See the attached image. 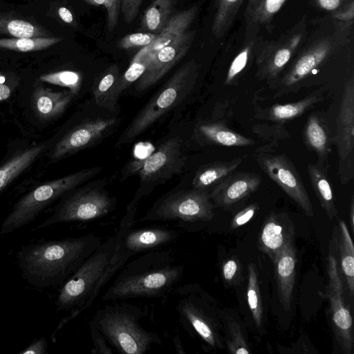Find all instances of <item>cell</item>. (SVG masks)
I'll return each mask as SVG.
<instances>
[{
	"instance_id": "3",
	"label": "cell",
	"mask_w": 354,
	"mask_h": 354,
	"mask_svg": "<svg viewBox=\"0 0 354 354\" xmlns=\"http://www.w3.org/2000/svg\"><path fill=\"white\" fill-rule=\"evenodd\" d=\"M117 233L102 242L77 270L62 285L55 304L57 310L68 311L57 329L90 307L100 294L101 282L113 255Z\"/></svg>"
},
{
	"instance_id": "6",
	"label": "cell",
	"mask_w": 354,
	"mask_h": 354,
	"mask_svg": "<svg viewBox=\"0 0 354 354\" xmlns=\"http://www.w3.org/2000/svg\"><path fill=\"white\" fill-rule=\"evenodd\" d=\"M137 205L138 203L132 199L121 219L116 232L118 243L102 278V289L132 257L161 249L176 241L179 235L176 230L160 226L132 229L136 223Z\"/></svg>"
},
{
	"instance_id": "18",
	"label": "cell",
	"mask_w": 354,
	"mask_h": 354,
	"mask_svg": "<svg viewBox=\"0 0 354 354\" xmlns=\"http://www.w3.org/2000/svg\"><path fill=\"white\" fill-rule=\"evenodd\" d=\"M196 34V30H187L156 52L147 70L137 81L136 91H144L163 77L187 53Z\"/></svg>"
},
{
	"instance_id": "21",
	"label": "cell",
	"mask_w": 354,
	"mask_h": 354,
	"mask_svg": "<svg viewBox=\"0 0 354 354\" xmlns=\"http://www.w3.org/2000/svg\"><path fill=\"white\" fill-rule=\"evenodd\" d=\"M272 262L279 301L284 310L288 311L291 308L296 277L297 258L294 241L286 245Z\"/></svg>"
},
{
	"instance_id": "10",
	"label": "cell",
	"mask_w": 354,
	"mask_h": 354,
	"mask_svg": "<svg viewBox=\"0 0 354 354\" xmlns=\"http://www.w3.org/2000/svg\"><path fill=\"white\" fill-rule=\"evenodd\" d=\"M185 165L183 140L176 136L162 142L155 152L147 158L132 160L124 168L122 178L134 174L139 176L142 186L133 198L138 202L152 190L153 186L180 174Z\"/></svg>"
},
{
	"instance_id": "25",
	"label": "cell",
	"mask_w": 354,
	"mask_h": 354,
	"mask_svg": "<svg viewBox=\"0 0 354 354\" xmlns=\"http://www.w3.org/2000/svg\"><path fill=\"white\" fill-rule=\"evenodd\" d=\"M198 12L197 6L174 14L167 21L157 38L149 46L142 48L138 53L149 55H153L160 49L168 45L179 35L189 30Z\"/></svg>"
},
{
	"instance_id": "36",
	"label": "cell",
	"mask_w": 354,
	"mask_h": 354,
	"mask_svg": "<svg viewBox=\"0 0 354 354\" xmlns=\"http://www.w3.org/2000/svg\"><path fill=\"white\" fill-rule=\"evenodd\" d=\"M247 298L248 306L256 326L260 327L263 320V308L257 270L255 265L252 263L248 265Z\"/></svg>"
},
{
	"instance_id": "7",
	"label": "cell",
	"mask_w": 354,
	"mask_h": 354,
	"mask_svg": "<svg viewBox=\"0 0 354 354\" xmlns=\"http://www.w3.org/2000/svg\"><path fill=\"white\" fill-rule=\"evenodd\" d=\"M102 169L101 167L84 169L37 187L13 205L1 225L0 233H11L30 223L51 203L97 175Z\"/></svg>"
},
{
	"instance_id": "23",
	"label": "cell",
	"mask_w": 354,
	"mask_h": 354,
	"mask_svg": "<svg viewBox=\"0 0 354 354\" xmlns=\"http://www.w3.org/2000/svg\"><path fill=\"white\" fill-rule=\"evenodd\" d=\"M194 138L201 145L229 147L251 146L254 140L218 122H201L196 125Z\"/></svg>"
},
{
	"instance_id": "45",
	"label": "cell",
	"mask_w": 354,
	"mask_h": 354,
	"mask_svg": "<svg viewBox=\"0 0 354 354\" xmlns=\"http://www.w3.org/2000/svg\"><path fill=\"white\" fill-rule=\"evenodd\" d=\"M222 278L227 286L237 284L241 277L242 266L236 257H232L222 266Z\"/></svg>"
},
{
	"instance_id": "17",
	"label": "cell",
	"mask_w": 354,
	"mask_h": 354,
	"mask_svg": "<svg viewBox=\"0 0 354 354\" xmlns=\"http://www.w3.org/2000/svg\"><path fill=\"white\" fill-rule=\"evenodd\" d=\"M113 118H97L85 120L68 132L55 145L50 156L57 161L80 150L95 145L118 124Z\"/></svg>"
},
{
	"instance_id": "32",
	"label": "cell",
	"mask_w": 354,
	"mask_h": 354,
	"mask_svg": "<svg viewBox=\"0 0 354 354\" xmlns=\"http://www.w3.org/2000/svg\"><path fill=\"white\" fill-rule=\"evenodd\" d=\"M45 147L42 144L27 148L0 167V192L37 158Z\"/></svg>"
},
{
	"instance_id": "54",
	"label": "cell",
	"mask_w": 354,
	"mask_h": 354,
	"mask_svg": "<svg viewBox=\"0 0 354 354\" xmlns=\"http://www.w3.org/2000/svg\"><path fill=\"white\" fill-rule=\"evenodd\" d=\"M257 1L258 0H248V3L245 12H247L249 10H250Z\"/></svg>"
},
{
	"instance_id": "38",
	"label": "cell",
	"mask_w": 354,
	"mask_h": 354,
	"mask_svg": "<svg viewBox=\"0 0 354 354\" xmlns=\"http://www.w3.org/2000/svg\"><path fill=\"white\" fill-rule=\"evenodd\" d=\"M152 57L149 55H141L137 53L131 62L126 71L121 75L118 81L116 93L119 97L131 84L138 81L147 70L151 62Z\"/></svg>"
},
{
	"instance_id": "28",
	"label": "cell",
	"mask_w": 354,
	"mask_h": 354,
	"mask_svg": "<svg viewBox=\"0 0 354 354\" xmlns=\"http://www.w3.org/2000/svg\"><path fill=\"white\" fill-rule=\"evenodd\" d=\"M245 155L230 160H218L200 167L193 178L194 189L207 191L235 171L246 158Z\"/></svg>"
},
{
	"instance_id": "47",
	"label": "cell",
	"mask_w": 354,
	"mask_h": 354,
	"mask_svg": "<svg viewBox=\"0 0 354 354\" xmlns=\"http://www.w3.org/2000/svg\"><path fill=\"white\" fill-rule=\"evenodd\" d=\"M259 209V205L257 203H251L242 210L235 214L230 224V229H236L248 222H249L254 216Z\"/></svg>"
},
{
	"instance_id": "13",
	"label": "cell",
	"mask_w": 354,
	"mask_h": 354,
	"mask_svg": "<svg viewBox=\"0 0 354 354\" xmlns=\"http://www.w3.org/2000/svg\"><path fill=\"white\" fill-rule=\"evenodd\" d=\"M115 205V198L110 196L102 185H88L66 196L52 215L35 230L60 223L90 221L110 213Z\"/></svg>"
},
{
	"instance_id": "12",
	"label": "cell",
	"mask_w": 354,
	"mask_h": 354,
	"mask_svg": "<svg viewBox=\"0 0 354 354\" xmlns=\"http://www.w3.org/2000/svg\"><path fill=\"white\" fill-rule=\"evenodd\" d=\"M178 322L190 335H196L208 346L221 348L218 330L207 297L194 284L177 286L173 292Z\"/></svg>"
},
{
	"instance_id": "43",
	"label": "cell",
	"mask_w": 354,
	"mask_h": 354,
	"mask_svg": "<svg viewBox=\"0 0 354 354\" xmlns=\"http://www.w3.org/2000/svg\"><path fill=\"white\" fill-rule=\"evenodd\" d=\"M158 34L148 32H139L129 34L122 37L117 42V47L127 50L136 47H146L150 45L158 37Z\"/></svg>"
},
{
	"instance_id": "15",
	"label": "cell",
	"mask_w": 354,
	"mask_h": 354,
	"mask_svg": "<svg viewBox=\"0 0 354 354\" xmlns=\"http://www.w3.org/2000/svg\"><path fill=\"white\" fill-rule=\"evenodd\" d=\"M254 159L261 169L294 201L309 216H313V209L301 176L290 160L283 153L274 152L267 145L258 148Z\"/></svg>"
},
{
	"instance_id": "9",
	"label": "cell",
	"mask_w": 354,
	"mask_h": 354,
	"mask_svg": "<svg viewBox=\"0 0 354 354\" xmlns=\"http://www.w3.org/2000/svg\"><path fill=\"white\" fill-rule=\"evenodd\" d=\"M214 208L207 191L180 190L157 201L138 221H176L189 231L198 223L212 220Z\"/></svg>"
},
{
	"instance_id": "50",
	"label": "cell",
	"mask_w": 354,
	"mask_h": 354,
	"mask_svg": "<svg viewBox=\"0 0 354 354\" xmlns=\"http://www.w3.org/2000/svg\"><path fill=\"white\" fill-rule=\"evenodd\" d=\"M317 8L327 12H335L344 6L351 0H310Z\"/></svg>"
},
{
	"instance_id": "31",
	"label": "cell",
	"mask_w": 354,
	"mask_h": 354,
	"mask_svg": "<svg viewBox=\"0 0 354 354\" xmlns=\"http://www.w3.org/2000/svg\"><path fill=\"white\" fill-rule=\"evenodd\" d=\"M120 75L118 66L113 65L97 77L92 88L96 104L111 112L118 109L116 87Z\"/></svg>"
},
{
	"instance_id": "11",
	"label": "cell",
	"mask_w": 354,
	"mask_h": 354,
	"mask_svg": "<svg viewBox=\"0 0 354 354\" xmlns=\"http://www.w3.org/2000/svg\"><path fill=\"white\" fill-rule=\"evenodd\" d=\"M308 38L305 16L277 40L263 41L261 37L255 50L257 77L273 86Z\"/></svg>"
},
{
	"instance_id": "24",
	"label": "cell",
	"mask_w": 354,
	"mask_h": 354,
	"mask_svg": "<svg viewBox=\"0 0 354 354\" xmlns=\"http://www.w3.org/2000/svg\"><path fill=\"white\" fill-rule=\"evenodd\" d=\"M324 99L323 91H315L305 97L285 104H276L255 111L254 117L259 120L282 123L297 118Z\"/></svg>"
},
{
	"instance_id": "35",
	"label": "cell",
	"mask_w": 354,
	"mask_h": 354,
	"mask_svg": "<svg viewBox=\"0 0 354 354\" xmlns=\"http://www.w3.org/2000/svg\"><path fill=\"white\" fill-rule=\"evenodd\" d=\"M260 38L259 36L245 38L242 48L230 65L225 79V84H236L238 80L243 75L255 57L256 46Z\"/></svg>"
},
{
	"instance_id": "22",
	"label": "cell",
	"mask_w": 354,
	"mask_h": 354,
	"mask_svg": "<svg viewBox=\"0 0 354 354\" xmlns=\"http://www.w3.org/2000/svg\"><path fill=\"white\" fill-rule=\"evenodd\" d=\"M303 137L306 147L317 154V163L328 167L333 136L326 120L317 113L310 115L303 130Z\"/></svg>"
},
{
	"instance_id": "41",
	"label": "cell",
	"mask_w": 354,
	"mask_h": 354,
	"mask_svg": "<svg viewBox=\"0 0 354 354\" xmlns=\"http://www.w3.org/2000/svg\"><path fill=\"white\" fill-rule=\"evenodd\" d=\"M227 324L228 330L227 346L229 352L234 354L251 353L239 325L232 319L227 320Z\"/></svg>"
},
{
	"instance_id": "51",
	"label": "cell",
	"mask_w": 354,
	"mask_h": 354,
	"mask_svg": "<svg viewBox=\"0 0 354 354\" xmlns=\"http://www.w3.org/2000/svg\"><path fill=\"white\" fill-rule=\"evenodd\" d=\"M47 341L44 337L33 341L19 354H47Z\"/></svg>"
},
{
	"instance_id": "37",
	"label": "cell",
	"mask_w": 354,
	"mask_h": 354,
	"mask_svg": "<svg viewBox=\"0 0 354 354\" xmlns=\"http://www.w3.org/2000/svg\"><path fill=\"white\" fill-rule=\"evenodd\" d=\"M62 39L58 37L0 39V48L20 52L35 51L53 46Z\"/></svg>"
},
{
	"instance_id": "39",
	"label": "cell",
	"mask_w": 354,
	"mask_h": 354,
	"mask_svg": "<svg viewBox=\"0 0 354 354\" xmlns=\"http://www.w3.org/2000/svg\"><path fill=\"white\" fill-rule=\"evenodd\" d=\"M252 132L268 147H277L278 143L290 138V134L282 123L257 124L252 127Z\"/></svg>"
},
{
	"instance_id": "26",
	"label": "cell",
	"mask_w": 354,
	"mask_h": 354,
	"mask_svg": "<svg viewBox=\"0 0 354 354\" xmlns=\"http://www.w3.org/2000/svg\"><path fill=\"white\" fill-rule=\"evenodd\" d=\"M333 245L337 250V258L340 272L351 296L354 293V246L347 226L339 220L333 237Z\"/></svg>"
},
{
	"instance_id": "20",
	"label": "cell",
	"mask_w": 354,
	"mask_h": 354,
	"mask_svg": "<svg viewBox=\"0 0 354 354\" xmlns=\"http://www.w3.org/2000/svg\"><path fill=\"white\" fill-rule=\"evenodd\" d=\"M294 223L289 216L272 212L262 224L257 246L273 261L286 245L294 241Z\"/></svg>"
},
{
	"instance_id": "46",
	"label": "cell",
	"mask_w": 354,
	"mask_h": 354,
	"mask_svg": "<svg viewBox=\"0 0 354 354\" xmlns=\"http://www.w3.org/2000/svg\"><path fill=\"white\" fill-rule=\"evenodd\" d=\"M6 31L15 38H31L36 34V28L30 23L19 19L10 20L4 26Z\"/></svg>"
},
{
	"instance_id": "48",
	"label": "cell",
	"mask_w": 354,
	"mask_h": 354,
	"mask_svg": "<svg viewBox=\"0 0 354 354\" xmlns=\"http://www.w3.org/2000/svg\"><path fill=\"white\" fill-rule=\"evenodd\" d=\"M93 344V353L111 354L113 351L104 335L95 328L90 326Z\"/></svg>"
},
{
	"instance_id": "8",
	"label": "cell",
	"mask_w": 354,
	"mask_h": 354,
	"mask_svg": "<svg viewBox=\"0 0 354 354\" xmlns=\"http://www.w3.org/2000/svg\"><path fill=\"white\" fill-rule=\"evenodd\" d=\"M352 41V34L342 32L333 26L332 33L321 35L310 41L309 37L282 73L272 88L277 90L275 97H279L298 89L300 84L313 72L321 67L332 56Z\"/></svg>"
},
{
	"instance_id": "49",
	"label": "cell",
	"mask_w": 354,
	"mask_h": 354,
	"mask_svg": "<svg viewBox=\"0 0 354 354\" xmlns=\"http://www.w3.org/2000/svg\"><path fill=\"white\" fill-rule=\"evenodd\" d=\"M142 0H121L120 11L125 22L129 24L137 17Z\"/></svg>"
},
{
	"instance_id": "5",
	"label": "cell",
	"mask_w": 354,
	"mask_h": 354,
	"mask_svg": "<svg viewBox=\"0 0 354 354\" xmlns=\"http://www.w3.org/2000/svg\"><path fill=\"white\" fill-rule=\"evenodd\" d=\"M198 69L194 59L180 66L137 113L118 138L116 146L131 142L185 99L196 82Z\"/></svg>"
},
{
	"instance_id": "33",
	"label": "cell",
	"mask_w": 354,
	"mask_h": 354,
	"mask_svg": "<svg viewBox=\"0 0 354 354\" xmlns=\"http://www.w3.org/2000/svg\"><path fill=\"white\" fill-rule=\"evenodd\" d=\"M176 0H155L146 9L142 16L140 30L159 34L171 17Z\"/></svg>"
},
{
	"instance_id": "40",
	"label": "cell",
	"mask_w": 354,
	"mask_h": 354,
	"mask_svg": "<svg viewBox=\"0 0 354 354\" xmlns=\"http://www.w3.org/2000/svg\"><path fill=\"white\" fill-rule=\"evenodd\" d=\"M39 79L49 84L67 87L74 95L77 93L81 85L80 75L72 71H62L44 75Z\"/></svg>"
},
{
	"instance_id": "4",
	"label": "cell",
	"mask_w": 354,
	"mask_h": 354,
	"mask_svg": "<svg viewBox=\"0 0 354 354\" xmlns=\"http://www.w3.org/2000/svg\"><path fill=\"white\" fill-rule=\"evenodd\" d=\"M142 308L128 303L106 304L97 309L89 322L118 352L144 354L154 345H162L156 333L147 330L140 324Z\"/></svg>"
},
{
	"instance_id": "44",
	"label": "cell",
	"mask_w": 354,
	"mask_h": 354,
	"mask_svg": "<svg viewBox=\"0 0 354 354\" xmlns=\"http://www.w3.org/2000/svg\"><path fill=\"white\" fill-rule=\"evenodd\" d=\"M88 3L95 6H104L107 12V28L113 30L118 24L120 12L121 0H84Z\"/></svg>"
},
{
	"instance_id": "27",
	"label": "cell",
	"mask_w": 354,
	"mask_h": 354,
	"mask_svg": "<svg viewBox=\"0 0 354 354\" xmlns=\"http://www.w3.org/2000/svg\"><path fill=\"white\" fill-rule=\"evenodd\" d=\"M74 95L70 91H53L38 87L32 97L33 109L40 118L52 120L64 112Z\"/></svg>"
},
{
	"instance_id": "52",
	"label": "cell",
	"mask_w": 354,
	"mask_h": 354,
	"mask_svg": "<svg viewBox=\"0 0 354 354\" xmlns=\"http://www.w3.org/2000/svg\"><path fill=\"white\" fill-rule=\"evenodd\" d=\"M58 14L60 18L66 24H72L74 18L72 12L65 7H61L58 10Z\"/></svg>"
},
{
	"instance_id": "16",
	"label": "cell",
	"mask_w": 354,
	"mask_h": 354,
	"mask_svg": "<svg viewBox=\"0 0 354 354\" xmlns=\"http://www.w3.org/2000/svg\"><path fill=\"white\" fill-rule=\"evenodd\" d=\"M338 158V174L342 185L354 177V75L346 78L333 138Z\"/></svg>"
},
{
	"instance_id": "14",
	"label": "cell",
	"mask_w": 354,
	"mask_h": 354,
	"mask_svg": "<svg viewBox=\"0 0 354 354\" xmlns=\"http://www.w3.org/2000/svg\"><path fill=\"white\" fill-rule=\"evenodd\" d=\"M326 272L328 282L324 295L329 301L334 335L342 351L351 354L354 344L353 318L344 299V279L340 272L334 246L330 245Z\"/></svg>"
},
{
	"instance_id": "1",
	"label": "cell",
	"mask_w": 354,
	"mask_h": 354,
	"mask_svg": "<svg viewBox=\"0 0 354 354\" xmlns=\"http://www.w3.org/2000/svg\"><path fill=\"white\" fill-rule=\"evenodd\" d=\"M102 243L97 235L87 234L30 243L18 251V266L32 286H62Z\"/></svg>"
},
{
	"instance_id": "29",
	"label": "cell",
	"mask_w": 354,
	"mask_h": 354,
	"mask_svg": "<svg viewBox=\"0 0 354 354\" xmlns=\"http://www.w3.org/2000/svg\"><path fill=\"white\" fill-rule=\"evenodd\" d=\"M286 1L258 0L250 10L245 12V38L259 36L260 30L272 23Z\"/></svg>"
},
{
	"instance_id": "2",
	"label": "cell",
	"mask_w": 354,
	"mask_h": 354,
	"mask_svg": "<svg viewBox=\"0 0 354 354\" xmlns=\"http://www.w3.org/2000/svg\"><path fill=\"white\" fill-rule=\"evenodd\" d=\"M102 296L104 301L165 299L183 277L184 266L169 250L142 254L126 263Z\"/></svg>"
},
{
	"instance_id": "42",
	"label": "cell",
	"mask_w": 354,
	"mask_h": 354,
	"mask_svg": "<svg viewBox=\"0 0 354 354\" xmlns=\"http://www.w3.org/2000/svg\"><path fill=\"white\" fill-rule=\"evenodd\" d=\"M334 28L342 32L352 34L354 19V1L351 0L339 10L331 12Z\"/></svg>"
},
{
	"instance_id": "34",
	"label": "cell",
	"mask_w": 354,
	"mask_h": 354,
	"mask_svg": "<svg viewBox=\"0 0 354 354\" xmlns=\"http://www.w3.org/2000/svg\"><path fill=\"white\" fill-rule=\"evenodd\" d=\"M245 0H215V14L212 32L217 39H221L230 30Z\"/></svg>"
},
{
	"instance_id": "19",
	"label": "cell",
	"mask_w": 354,
	"mask_h": 354,
	"mask_svg": "<svg viewBox=\"0 0 354 354\" xmlns=\"http://www.w3.org/2000/svg\"><path fill=\"white\" fill-rule=\"evenodd\" d=\"M262 183L253 172L234 171L215 185L209 193L214 207L228 208L254 192Z\"/></svg>"
},
{
	"instance_id": "30",
	"label": "cell",
	"mask_w": 354,
	"mask_h": 354,
	"mask_svg": "<svg viewBox=\"0 0 354 354\" xmlns=\"http://www.w3.org/2000/svg\"><path fill=\"white\" fill-rule=\"evenodd\" d=\"M328 167L317 163H308V174L314 192L330 220L337 216L333 191L328 176Z\"/></svg>"
},
{
	"instance_id": "53",
	"label": "cell",
	"mask_w": 354,
	"mask_h": 354,
	"mask_svg": "<svg viewBox=\"0 0 354 354\" xmlns=\"http://www.w3.org/2000/svg\"><path fill=\"white\" fill-rule=\"evenodd\" d=\"M349 219H350V224L352 231L353 232L354 229V198L353 196L351 198V202L349 208Z\"/></svg>"
}]
</instances>
